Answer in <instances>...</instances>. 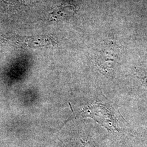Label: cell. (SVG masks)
<instances>
[{"mask_svg":"<svg viewBox=\"0 0 147 147\" xmlns=\"http://www.w3.org/2000/svg\"><path fill=\"white\" fill-rule=\"evenodd\" d=\"M81 115L91 117L110 131L117 130L116 120L110 111L101 104H90L81 111Z\"/></svg>","mask_w":147,"mask_h":147,"instance_id":"obj_1","label":"cell"},{"mask_svg":"<svg viewBox=\"0 0 147 147\" xmlns=\"http://www.w3.org/2000/svg\"><path fill=\"white\" fill-rule=\"evenodd\" d=\"M118 53V47L114 44H107L100 48L95 57V63L101 73H110L116 64Z\"/></svg>","mask_w":147,"mask_h":147,"instance_id":"obj_2","label":"cell"},{"mask_svg":"<svg viewBox=\"0 0 147 147\" xmlns=\"http://www.w3.org/2000/svg\"><path fill=\"white\" fill-rule=\"evenodd\" d=\"M7 39L16 45L26 48L49 47H53L57 44L55 39L49 36H13L8 38Z\"/></svg>","mask_w":147,"mask_h":147,"instance_id":"obj_3","label":"cell"},{"mask_svg":"<svg viewBox=\"0 0 147 147\" xmlns=\"http://www.w3.org/2000/svg\"><path fill=\"white\" fill-rule=\"evenodd\" d=\"M75 12L71 5H61L50 13L51 18L55 20H65L70 19Z\"/></svg>","mask_w":147,"mask_h":147,"instance_id":"obj_4","label":"cell"},{"mask_svg":"<svg viewBox=\"0 0 147 147\" xmlns=\"http://www.w3.org/2000/svg\"><path fill=\"white\" fill-rule=\"evenodd\" d=\"M78 147H96L93 142L89 139H82L79 142Z\"/></svg>","mask_w":147,"mask_h":147,"instance_id":"obj_5","label":"cell"},{"mask_svg":"<svg viewBox=\"0 0 147 147\" xmlns=\"http://www.w3.org/2000/svg\"><path fill=\"white\" fill-rule=\"evenodd\" d=\"M7 4L13 5H25L30 0H1Z\"/></svg>","mask_w":147,"mask_h":147,"instance_id":"obj_6","label":"cell"},{"mask_svg":"<svg viewBox=\"0 0 147 147\" xmlns=\"http://www.w3.org/2000/svg\"><path fill=\"white\" fill-rule=\"evenodd\" d=\"M141 80L143 84L147 88V72L142 74L141 76Z\"/></svg>","mask_w":147,"mask_h":147,"instance_id":"obj_7","label":"cell"}]
</instances>
